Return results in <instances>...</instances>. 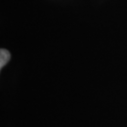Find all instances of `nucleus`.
Wrapping results in <instances>:
<instances>
[{
  "label": "nucleus",
  "mask_w": 127,
  "mask_h": 127,
  "mask_svg": "<svg viewBox=\"0 0 127 127\" xmlns=\"http://www.w3.org/2000/svg\"><path fill=\"white\" fill-rule=\"evenodd\" d=\"M10 59V54L6 49L0 50V68L2 69Z\"/></svg>",
  "instance_id": "f257e3e1"
}]
</instances>
